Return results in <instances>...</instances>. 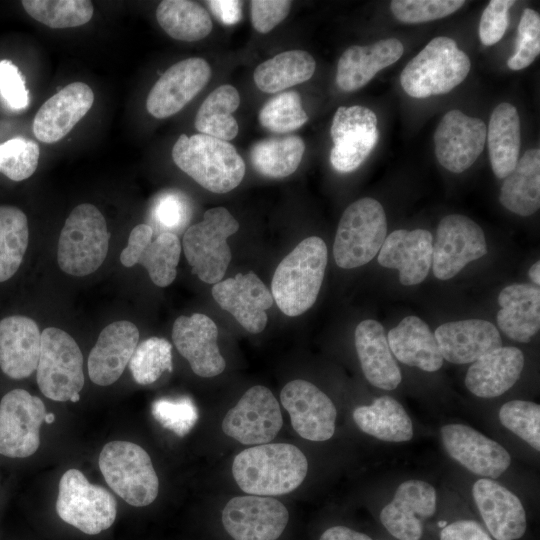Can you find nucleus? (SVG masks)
I'll list each match as a JSON object with an SVG mask.
<instances>
[{"label":"nucleus","instance_id":"1","mask_svg":"<svg viewBox=\"0 0 540 540\" xmlns=\"http://www.w3.org/2000/svg\"><path fill=\"white\" fill-rule=\"evenodd\" d=\"M308 461L296 446L266 443L237 454L232 475L240 489L257 496H277L292 492L304 481Z\"/></svg>","mask_w":540,"mask_h":540},{"label":"nucleus","instance_id":"6","mask_svg":"<svg viewBox=\"0 0 540 540\" xmlns=\"http://www.w3.org/2000/svg\"><path fill=\"white\" fill-rule=\"evenodd\" d=\"M238 229V221L219 206L208 209L202 221L185 231L183 251L192 273L201 281L214 285L222 280L231 261L227 239Z\"/></svg>","mask_w":540,"mask_h":540},{"label":"nucleus","instance_id":"48","mask_svg":"<svg viewBox=\"0 0 540 540\" xmlns=\"http://www.w3.org/2000/svg\"><path fill=\"white\" fill-rule=\"evenodd\" d=\"M155 420L165 429L179 437H184L198 420V409L188 396L159 398L151 405Z\"/></svg>","mask_w":540,"mask_h":540},{"label":"nucleus","instance_id":"55","mask_svg":"<svg viewBox=\"0 0 540 540\" xmlns=\"http://www.w3.org/2000/svg\"><path fill=\"white\" fill-rule=\"evenodd\" d=\"M440 540H493L476 521L457 520L442 528Z\"/></svg>","mask_w":540,"mask_h":540},{"label":"nucleus","instance_id":"16","mask_svg":"<svg viewBox=\"0 0 540 540\" xmlns=\"http://www.w3.org/2000/svg\"><path fill=\"white\" fill-rule=\"evenodd\" d=\"M280 400L299 436L316 442L329 440L333 436L336 407L313 383L301 379L288 382L280 393Z\"/></svg>","mask_w":540,"mask_h":540},{"label":"nucleus","instance_id":"52","mask_svg":"<svg viewBox=\"0 0 540 540\" xmlns=\"http://www.w3.org/2000/svg\"><path fill=\"white\" fill-rule=\"evenodd\" d=\"M513 0H491L482 12L479 23V39L485 46L496 44L504 36L509 25V9Z\"/></svg>","mask_w":540,"mask_h":540},{"label":"nucleus","instance_id":"46","mask_svg":"<svg viewBox=\"0 0 540 540\" xmlns=\"http://www.w3.org/2000/svg\"><path fill=\"white\" fill-rule=\"evenodd\" d=\"M501 424L528 443L536 451L540 450V406L526 400H511L499 410Z\"/></svg>","mask_w":540,"mask_h":540},{"label":"nucleus","instance_id":"11","mask_svg":"<svg viewBox=\"0 0 540 540\" xmlns=\"http://www.w3.org/2000/svg\"><path fill=\"white\" fill-rule=\"evenodd\" d=\"M43 401L24 389L6 393L0 402V454L10 458L33 455L40 445Z\"/></svg>","mask_w":540,"mask_h":540},{"label":"nucleus","instance_id":"31","mask_svg":"<svg viewBox=\"0 0 540 540\" xmlns=\"http://www.w3.org/2000/svg\"><path fill=\"white\" fill-rule=\"evenodd\" d=\"M355 348L361 369L373 386L393 390L401 383L402 375L389 348L383 326L366 319L355 329Z\"/></svg>","mask_w":540,"mask_h":540},{"label":"nucleus","instance_id":"36","mask_svg":"<svg viewBox=\"0 0 540 540\" xmlns=\"http://www.w3.org/2000/svg\"><path fill=\"white\" fill-rule=\"evenodd\" d=\"M353 420L364 433L386 442H407L414 434L405 408L393 397L375 398L370 405L353 411Z\"/></svg>","mask_w":540,"mask_h":540},{"label":"nucleus","instance_id":"41","mask_svg":"<svg viewBox=\"0 0 540 540\" xmlns=\"http://www.w3.org/2000/svg\"><path fill=\"white\" fill-rule=\"evenodd\" d=\"M304 151V141L297 135L274 137L256 142L251 148L250 159L259 174L283 178L297 170Z\"/></svg>","mask_w":540,"mask_h":540},{"label":"nucleus","instance_id":"30","mask_svg":"<svg viewBox=\"0 0 540 540\" xmlns=\"http://www.w3.org/2000/svg\"><path fill=\"white\" fill-rule=\"evenodd\" d=\"M523 367L524 355L519 348L501 346L473 362L464 383L477 397H498L518 381Z\"/></svg>","mask_w":540,"mask_h":540},{"label":"nucleus","instance_id":"37","mask_svg":"<svg viewBox=\"0 0 540 540\" xmlns=\"http://www.w3.org/2000/svg\"><path fill=\"white\" fill-rule=\"evenodd\" d=\"M500 203L509 211L530 216L540 207V150L532 148L519 158L501 186Z\"/></svg>","mask_w":540,"mask_h":540},{"label":"nucleus","instance_id":"22","mask_svg":"<svg viewBox=\"0 0 540 540\" xmlns=\"http://www.w3.org/2000/svg\"><path fill=\"white\" fill-rule=\"evenodd\" d=\"M436 502V491L428 482L404 481L382 509L381 523L398 540H420L425 521L436 511Z\"/></svg>","mask_w":540,"mask_h":540},{"label":"nucleus","instance_id":"19","mask_svg":"<svg viewBox=\"0 0 540 540\" xmlns=\"http://www.w3.org/2000/svg\"><path fill=\"white\" fill-rule=\"evenodd\" d=\"M211 67L199 57L181 60L168 68L151 88L147 111L164 119L182 110L209 82Z\"/></svg>","mask_w":540,"mask_h":540},{"label":"nucleus","instance_id":"24","mask_svg":"<svg viewBox=\"0 0 540 540\" xmlns=\"http://www.w3.org/2000/svg\"><path fill=\"white\" fill-rule=\"evenodd\" d=\"M94 103L92 89L83 82H72L46 100L33 121L35 137L52 144L63 139L87 114Z\"/></svg>","mask_w":540,"mask_h":540},{"label":"nucleus","instance_id":"18","mask_svg":"<svg viewBox=\"0 0 540 540\" xmlns=\"http://www.w3.org/2000/svg\"><path fill=\"white\" fill-rule=\"evenodd\" d=\"M487 127L479 118L458 109L447 112L434 133L438 162L453 173H461L474 164L484 149Z\"/></svg>","mask_w":540,"mask_h":540},{"label":"nucleus","instance_id":"28","mask_svg":"<svg viewBox=\"0 0 540 540\" xmlns=\"http://www.w3.org/2000/svg\"><path fill=\"white\" fill-rule=\"evenodd\" d=\"M434 336L443 359L454 364L473 363L502 346L495 325L482 319L444 323Z\"/></svg>","mask_w":540,"mask_h":540},{"label":"nucleus","instance_id":"59","mask_svg":"<svg viewBox=\"0 0 540 540\" xmlns=\"http://www.w3.org/2000/svg\"><path fill=\"white\" fill-rule=\"evenodd\" d=\"M55 420V415L53 413H46L44 421L47 424L53 423Z\"/></svg>","mask_w":540,"mask_h":540},{"label":"nucleus","instance_id":"51","mask_svg":"<svg viewBox=\"0 0 540 540\" xmlns=\"http://www.w3.org/2000/svg\"><path fill=\"white\" fill-rule=\"evenodd\" d=\"M0 96L14 111H22L29 105V91L20 69L10 60L0 61Z\"/></svg>","mask_w":540,"mask_h":540},{"label":"nucleus","instance_id":"27","mask_svg":"<svg viewBox=\"0 0 540 540\" xmlns=\"http://www.w3.org/2000/svg\"><path fill=\"white\" fill-rule=\"evenodd\" d=\"M139 341V330L130 321L107 325L91 349L87 367L91 381L100 386L116 382L128 365Z\"/></svg>","mask_w":540,"mask_h":540},{"label":"nucleus","instance_id":"35","mask_svg":"<svg viewBox=\"0 0 540 540\" xmlns=\"http://www.w3.org/2000/svg\"><path fill=\"white\" fill-rule=\"evenodd\" d=\"M486 140L493 173L504 179L515 168L521 147L520 118L512 104L503 102L494 108Z\"/></svg>","mask_w":540,"mask_h":540},{"label":"nucleus","instance_id":"15","mask_svg":"<svg viewBox=\"0 0 540 540\" xmlns=\"http://www.w3.org/2000/svg\"><path fill=\"white\" fill-rule=\"evenodd\" d=\"M288 520L284 504L269 496H237L222 510V524L234 540H276Z\"/></svg>","mask_w":540,"mask_h":540},{"label":"nucleus","instance_id":"21","mask_svg":"<svg viewBox=\"0 0 540 540\" xmlns=\"http://www.w3.org/2000/svg\"><path fill=\"white\" fill-rule=\"evenodd\" d=\"M152 238L151 226H135L130 232L127 246L120 254V261L126 267L141 264L155 285L166 287L176 278L181 243L172 232H162L154 240Z\"/></svg>","mask_w":540,"mask_h":540},{"label":"nucleus","instance_id":"44","mask_svg":"<svg viewBox=\"0 0 540 540\" xmlns=\"http://www.w3.org/2000/svg\"><path fill=\"white\" fill-rule=\"evenodd\" d=\"M128 365L138 384H152L165 371L172 372V345L167 339L150 337L137 345Z\"/></svg>","mask_w":540,"mask_h":540},{"label":"nucleus","instance_id":"17","mask_svg":"<svg viewBox=\"0 0 540 540\" xmlns=\"http://www.w3.org/2000/svg\"><path fill=\"white\" fill-rule=\"evenodd\" d=\"M440 438L451 458L483 478L496 479L511 464V456L502 445L468 425L446 424L440 429Z\"/></svg>","mask_w":540,"mask_h":540},{"label":"nucleus","instance_id":"50","mask_svg":"<svg viewBox=\"0 0 540 540\" xmlns=\"http://www.w3.org/2000/svg\"><path fill=\"white\" fill-rule=\"evenodd\" d=\"M540 53V16L535 10H523L518 25L514 54L508 59L511 70L528 67Z\"/></svg>","mask_w":540,"mask_h":540},{"label":"nucleus","instance_id":"13","mask_svg":"<svg viewBox=\"0 0 540 540\" xmlns=\"http://www.w3.org/2000/svg\"><path fill=\"white\" fill-rule=\"evenodd\" d=\"M487 253V243L481 227L470 218L450 214L438 224L432 251V269L439 280L458 274L469 262Z\"/></svg>","mask_w":540,"mask_h":540},{"label":"nucleus","instance_id":"45","mask_svg":"<svg viewBox=\"0 0 540 540\" xmlns=\"http://www.w3.org/2000/svg\"><path fill=\"white\" fill-rule=\"evenodd\" d=\"M261 125L278 133L294 131L308 121L301 97L296 91L279 93L269 99L259 112Z\"/></svg>","mask_w":540,"mask_h":540},{"label":"nucleus","instance_id":"7","mask_svg":"<svg viewBox=\"0 0 540 540\" xmlns=\"http://www.w3.org/2000/svg\"><path fill=\"white\" fill-rule=\"evenodd\" d=\"M100 471L109 487L135 507L151 504L159 491V480L148 453L129 441H111L99 455Z\"/></svg>","mask_w":540,"mask_h":540},{"label":"nucleus","instance_id":"10","mask_svg":"<svg viewBox=\"0 0 540 540\" xmlns=\"http://www.w3.org/2000/svg\"><path fill=\"white\" fill-rule=\"evenodd\" d=\"M58 516L88 535L107 530L117 515V502L103 486L92 484L77 469L67 470L59 482Z\"/></svg>","mask_w":540,"mask_h":540},{"label":"nucleus","instance_id":"12","mask_svg":"<svg viewBox=\"0 0 540 540\" xmlns=\"http://www.w3.org/2000/svg\"><path fill=\"white\" fill-rule=\"evenodd\" d=\"M377 116L364 106H341L334 114L330 134V162L335 170H356L375 148L379 132Z\"/></svg>","mask_w":540,"mask_h":540},{"label":"nucleus","instance_id":"49","mask_svg":"<svg viewBox=\"0 0 540 540\" xmlns=\"http://www.w3.org/2000/svg\"><path fill=\"white\" fill-rule=\"evenodd\" d=\"M464 3L463 0H393L390 8L400 22L415 24L447 17Z\"/></svg>","mask_w":540,"mask_h":540},{"label":"nucleus","instance_id":"3","mask_svg":"<svg viewBox=\"0 0 540 540\" xmlns=\"http://www.w3.org/2000/svg\"><path fill=\"white\" fill-rule=\"evenodd\" d=\"M172 159L203 188L223 194L244 178L245 163L228 141L205 134H181L172 148Z\"/></svg>","mask_w":540,"mask_h":540},{"label":"nucleus","instance_id":"56","mask_svg":"<svg viewBox=\"0 0 540 540\" xmlns=\"http://www.w3.org/2000/svg\"><path fill=\"white\" fill-rule=\"evenodd\" d=\"M213 14L224 24L232 25L242 17V2L236 0H211L206 2Z\"/></svg>","mask_w":540,"mask_h":540},{"label":"nucleus","instance_id":"4","mask_svg":"<svg viewBox=\"0 0 540 540\" xmlns=\"http://www.w3.org/2000/svg\"><path fill=\"white\" fill-rule=\"evenodd\" d=\"M471 68L468 55L449 37L432 39L405 66L403 90L413 98L446 94L465 80Z\"/></svg>","mask_w":540,"mask_h":540},{"label":"nucleus","instance_id":"14","mask_svg":"<svg viewBox=\"0 0 540 540\" xmlns=\"http://www.w3.org/2000/svg\"><path fill=\"white\" fill-rule=\"evenodd\" d=\"M283 425L277 399L265 386L249 388L222 421L223 432L244 445L273 440Z\"/></svg>","mask_w":540,"mask_h":540},{"label":"nucleus","instance_id":"58","mask_svg":"<svg viewBox=\"0 0 540 540\" xmlns=\"http://www.w3.org/2000/svg\"><path fill=\"white\" fill-rule=\"evenodd\" d=\"M528 274H529V277H530L531 281L535 285L539 286V284H540V262L539 261L535 262L530 267Z\"/></svg>","mask_w":540,"mask_h":540},{"label":"nucleus","instance_id":"53","mask_svg":"<svg viewBox=\"0 0 540 540\" xmlns=\"http://www.w3.org/2000/svg\"><path fill=\"white\" fill-rule=\"evenodd\" d=\"M152 217L166 232L179 229L190 217L187 200L178 192H165L155 200Z\"/></svg>","mask_w":540,"mask_h":540},{"label":"nucleus","instance_id":"26","mask_svg":"<svg viewBox=\"0 0 540 540\" xmlns=\"http://www.w3.org/2000/svg\"><path fill=\"white\" fill-rule=\"evenodd\" d=\"M433 238L424 229L395 230L386 236L378 253V263L399 271L404 286L421 283L432 265Z\"/></svg>","mask_w":540,"mask_h":540},{"label":"nucleus","instance_id":"25","mask_svg":"<svg viewBox=\"0 0 540 540\" xmlns=\"http://www.w3.org/2000/svg\"><path fill=\"white\" fill-rule=\"evenodd\" d=\"M472 496L490 534L496 540L521 538L527 527L526 512L520 499L490 478L477 480Z\"/></svg>","mask_w":540,"mask_h":540},{"label":"nucleus","instance_id":"54","mask_svg":"<svg viewBox=\"0 0 540 540\" xmlns=\"http://www.w3.org/2000/svg\"><path fill=\"white\" fill-rule=\"evenodd\" d=\"M292 2L288 0H253L250 2L251 21L256 31L268 33L289 14Z\"/></svg>","mask_w":540,"mask_h":540},{"label":"nucleus","instance_id":"2","mask_svg":"<svg viewBox=\"0 0 540 540\" xmlns=\"http://www.w3.org/2000/svg\"><path fill=\"white\" fill-rule=\"evenodd\" d=\"M327 256L323 239L310 236L278 264L271 282V294L285 315L298 316L313 306L324 279Z\"/></svg>","mask_w":540,"mask_h":540},{"label":"nucleus","instance_id":"42","mask_svg":"<svg viewBox=\"0 0 540 540\" xmlns=\"http://www.w3.org/2000/svg\"><path fill=\"white\" fill-rule=\"evenodd\" d=\"M29 242L28 220L15 206L0 205V282L19 269Z\"/></svg>","mask_w":540,"mask_h":540},{"label":"nucleus","instance_id":"23","mask_svg":"<svg viewBox=\"0 0 540 540\" xmlns=\"http://www.w3.org/2000/svg\"><path fill=\"white\" fill-rule=\"evenodd\" d=\"M218 328L207 315L194 313L179 316L172 327V340L178 352L188 361L192 371L204 378L221 374L226 363L220 354Z\"/></svg>","mask_w":540,"mask_h":540},{"label":"nucleus","instance_id":"9","mask_svg":"<svg viewBox=\"0 0 540 540\" xmlns=\"http://www.w3.org/2000/svg\"><path fill=\"white\" fill-rule=\"evenodd\" d=\"M36 378L43 395L54 401H70L79 394L85 382L83 355L70 334L56 327L44 329Z\"/></svg>","mask_w":540,"mask_h":540},{"label":"nucleus","instance_id":"60","mask_svg":"<svg viewBox=\"0 0 540 540\" xmlns=\"http://www.w3.org/2000/svg\"><path fill=\"white\" fill-rule=\"evenodd\" d=\"M79 400H80V395H79V394L74 395V396L70 399V401L73 402V403L78 402Z\"/></svg>","mask_w":540,"mask_h":540},{"label":"nucleus","instance_id":"40","mask_svg":"<svg viewBox=\"0 0 540 540\" xmlns=\"http://www.w3.org/2000/svg\"><path fill=\"white\" fill-rule=\"evenodd\" d=\"M239 104L237 89L229 84L220 85L200 105L195 117V128L200 134L220 140L234 139L239 127L232 113Z\"/></svg>","mask_w":540,"mask_h":540},{"label":"nucleus","instance_id":"39","mask_svg":"<svg viewBox=\"0 0 540 540\" xmlns=\"http://www.w3.org/2000/svg\"><path fill=\"white\" fill-rule=\"evenodd\" d=\"M156 19L172 38L194 42L208 36L213 24L203 6L189 0H163L156 9Z\"/></svg>","mask_w":540,"mask_h":540},{"label":"nucleus","instance_id":"33","mask_svg":"<svg viewBox=\"0 0 540 540\" xmlns=\"http://www.w3.org/2000/svg\"><path fill=\"white\" fill-rule=\"evenodd\" d=\"M501 309L497 324L509 338L529 342L540 329V289L531 284L514 283L498 296Z\"/></svg>","mask_w":540,"mask_h":540},{"label":"nucleus","instance_id":"29","mask_svg":"<svg viewBox=\"0 0 540 540\" xmlns=\"http://www.w3.org/2000/svg\"><path fill=\"white\" fill-rule=\"evenodd\" d=\"M41 332L37 323L15 315L0 321V368L13 379L29 377L37 368Z\"/></svg>","mask_w":540,"mask_h":540},{"label":"nucleus","instance_id":"20","mask_svg":"<svg viewBox=\"0 0 540 540\" xmlns=\"http://www.w3.org/2000/svg\"><path fill=\"white\" fill-rule=\"evenodd\" d=\"M217 304L229 312L248 332H262L268 321L266 310L274 302L267 286L253 272L238 273L212 286Z\"/></svg>","mask_w":540,"mask_h":540},{"label":"nucleus","instance_id":"38","mask_svg":"<svg viewBox=\"0 0 540 540\" xmlns=\"http://www.w3.org/2000/svg\"><path fill=\"white\" fill-rule=\"evenodd\" d=\"M315 68L316 62L311 54L303 50H290L258 65L253 78L262 92L275 93L309 80Z\"/></svg>","mask_w":540,"mask_h":540},{"label":"nucleus","instance_id":"8","mask_svg":"<svg viewBox=\"0 0 540 540\" xmlns=\"http://www.w3.org/2000/svg\"><path fill=\"white\" fill-rule=\"evenodd\" d=\"M387 233L382 205L370 197L350 204L338 224L333 245L336 264L343 269L360 267L379 253Z\"/></svg>","mask_w":540,"mask_h":540},{"label":"nucleus","instance_id":"47","mask_svg":"<svg viewBox=\"0 0 540 540\" xmlns=\"http://www.w3.org/2000/svg\"><path fill=\"white\" fill-rule=\"evenodd\" d=\"M38 144L24 137L11 138L0 144V173L13 181L29 178L37 169Z\"/></svg>","mask_w":540,"mask_h":540},{"label":"nucleus","instance_id":"5","mask_svg":"<svg viewBox=\"0 0 540 540\" xmlns=\"http://www.w3.org/2000/svg\"><path fill=\"white\" fill-rule=\"evenodd\" d=\"M110 233L106 220L93 204L77 205L61 230L57 261L60 269L72 276H87L104 262Z\"/></svg>","mask_w":540,"mask_h":540},{"label":"nucleus","instance_id":"57","mask_svg":"<svg viewBox=\"0 0 540 540\" xmlns=\"http://www.w3.org/2000/svg\"><path fill=\"white\" fill-rule=\"evenodd\" d=\"M319 540H372L368 535L345 526L330 527L323 532Z\"/></svg>","mask_w":540,"mask_h":540},{"label":"nucleus","instance_id":"32","mask_svg":"<svg viewBox=\"0 0 540 540\" xmlns=\"http://www.w3.org/2000/svg\"><path fill=\"white\" fill-rule=\"evenodd\" d=\"M404 47L395 38L380 40L367 46L353 45L339 58L336 83L346 92L365 86L380 70L394 64Z\"/></svg>","mask_w":540,"mask_h":540},{"label":"nucleus","instance_id":"43","mask_svg":"<svg viewBox=\"0 0 540 540\" xmlns=\"http://www.w3.org/2000/svg\"><path fill=\"white\" fill-rule=\"evenodd\" d=\"M21 4L28 15L53 29L82 26L94 10L89 0H23Z\"/></svg>","mask_w":540,"mask_h":540},{"label":"nucleus","instance_id":"34","mask_svg":"<svg viewBox=\"0 0 540 540\" xmlns=\"http://www.w3.org/2000/svg\"><path fill=\"white\" fill-rule=\"evenodd\" d=\"M389 348L400 362L426 372L439 370L443 365L434 333L417 316H407L388 335Z\"/></svg>","mask_w":540,"mask_h":540}]
</instances>
